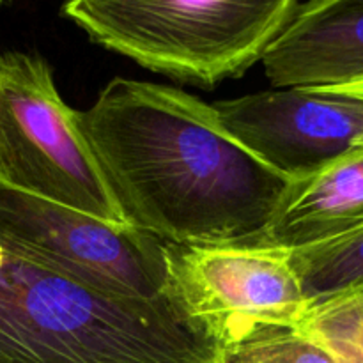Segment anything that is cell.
Listing matches in <instances>:
<instances>
[{
	"label": "cell",
	"mask_w": 363,
	"mask_h": 363,
	"mask_svg": "<svg viewBox=\"0 0 363 363\" xmlns=\"http://www.w3.org/2000/svg\"><path fill=\"white\" fill-rule=\"evenodd\" d=\"M80 126L128 223L163 243L259 245L293 183L169 85L113 78Z\"/></svg>",
	"instance_id": "1"
},
{
	"label": "cell",
	"mask_w": 363,
	"mask_h": 363,
	"mask_svg": "<svg viewBox=\"0 0 363 363\" xmlns=\"http://www.w3.org/2000/svg\"><path fill=\"white\" fill-rule=\"evenodd\" d=\"M167 296L106 293L0 245V363H218Z\"/></svg>",
	"instance_id": "2"
},
{
	"label": "cell",
	"mask_w": 363,
	"mask_h": 363,
	"mask_svg": "<svg viewBox=\"0 0 363 363\" xmlns=\"http://www.w3.org/2000/svg\"><path fill=\"white\" fill-rule=\"evenodd\" d=\"M303 0H64L60 13L106 50L176 80L240 77Z\"/></svg>",
	"instance_id": "3"
},
{
	"label": "cell",
	"mask_w": 363,
	"mask_h": 363,
	"mask_svg": "<svg viewBox=\"0 0 363 363\" xmlns=\"http://www.w3.org/2000/svg\"><path fill=\"white\" fill-rule=\"evenodd\" d=\"M0 183L130 225L52 67L27 52H0Z\"/></svg>",
	"instance_id": "4"
},
{
	"label": "cell",
	"mask_w": 363,
	"mask_h": 363,
	"mask_svg": "<svg viewBox=\"0 0 363 363\" xmlns=\"http://www.w3.org/2000/svg\"><path fill=\"white\" fill-rule=\"evenodd\" d=\"M0 245L20 257L124 296H165L167 243L131 225L0 183Z\"/></svg>",
	"instance_id": "5"
},
{
	"label": "cell",
	"mask_w": 363,
	"mask_h": 363,
	"mask_svg": "<svg viewBox=\"0 0 363 363\" xmlns=\"http://www.w3.org/2000/svg\"><path fill=\"white\" fill-rule=\"evenodd\" d=\"M165 296L220 347L308 314L289 250L266 245L181 247L167 243Z\"/></svg>",
	"instance_id": "6"
},
{
	"label": "cell",
	"mask_w": 363,
	"mask_h": 363,
	"mask_svg": "<svg viewBox=\"0 0 363 363\" xmlns=\"http://www.w3.org/2000/svg\"><path fill=\"white\" fill-rule=\"evenodd\" d=\"M225 130L291 181L363 147V99L330 87H282L213 103Z\"/></svg>",
	"instance_id": "7"
},
{
	"label": "cell",
	"mask_w": 363,
	"mask_h": 363,
	"mask_svg": "<svg viewBox=\"0 0 363 363\" xmlns=\"http://www.w3.org/2000/svg\"><path fill=\"white\" fill-rule=\"evenodd\" d=\"M261 62L279 89L363 80V0H303Z\"/></svg>",
	"instance_id": "8"
},
{
	"label": "cell",
	"mask_w": 363,
	"mask_h": 363,
	"mask_svg": "<svg viewBox=\"0 0 363 363\" xmlns=\"http://www.w3.org/2000/svg\"><path fill=\"white\" fill-rule=\"evenodd\" d=\"M363 225V147L293 181L259 245L300 250Z\"/></svg>",
	"instance_id": "9"
},
{
	"label": "cell",
	"mask_w": 363,
	"mask_h": 363,
	"mask_svg": "<svg viewBox=\"0 0 363 363\" xmlns=\"http://www.w3.org/2000/svg\"><path fill=\"white\" fill-rule=\"evenodd\" d=\"M289 254L308 308L363 284V225Z\"/></svg>",
	"instance_id": "10"
},
{
	"label": "cell",
	"mask_w": 363,
	"mask_h": 363,
	"mask_svg": "<svg viewBox=\"0 0 363 363\" xmlns=\"http://www.w3.org/2000/svg\"><path fill=\"white\" fill-rule=\"evenodd\" d=\"M300 326L333 363H363V284L308 308Z\"/></svg>",
	"instance_id": "11"
},
{
	"label": "cell",
	"mask_w": 363,
	"mask_h": 363,
	"mask_svg": "<svg viewBox=\"0 0 363 363\" xmlns=\"http://www.w3.org/2000/svg\"><path fill=\"white\" fill-rule=\"evenodd\" d=\"M218 363H333L301 326H273L222 346Z\"/></svg>",
	"instance_id": "12"
},
{
	"label": "cell",
	"mask_w": 363,
	"mask_h": 363,
	"mask_svg": "<svg viewBox=\"0 0 363 363\" xmlns=\"http://www.w3.org/2000/svg\"><path fill=\"white\" fill-rule=\"evenodd\" d=\"M330 89H340V91L347 92V94H353L357 96V98L363 99V80L354 82V84H350V85H342V87H330Z\"/></svg>",
	"instance_id": "13"
},
{
	"label": "cell",
	"mask_w": 363,
	"mask_h": 363,
	"mask_svg": "<svg viewBox=\"0 0 363 363\" xmlns=\"http://www.w3.org/2000/svg\"><path fill=\"white\" fill-rule=\"evenodd\" d=\"M9 2L11 0H0V9H2V7H6Z\"/></svg>",
	"instance_id": "14"
}]
</instances>
